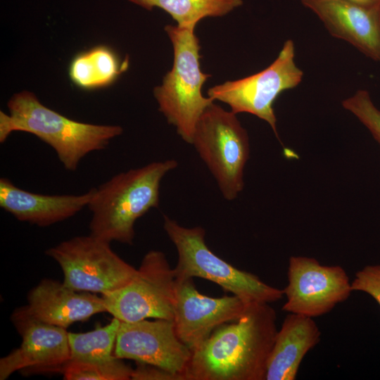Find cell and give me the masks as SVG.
I'll return each mask as SVG.
<instances>
[{
  "label": "cell",
  "instance_id": "24",
  "mask_svg": "<svg viewBox=\"0 0 380 380\" xmlns=\"http://www.w3.org/2000/svg\"><path fill=\"white\" fill-rule=\"evenodd\" d=\"M131 379L133 380H184L180 374H174L151 365L137 362Z\"/></svg>",
  "mask_w": 380,
  "mask_h": 380
},
{
  "label": "cell",
  "instance_id": "18",
  "mask_svg": "<svg viewBox=\"0 0 380 380\" xmlns=\"http://www.w3.org/2000/svg\"><path fill=\"white\" fill-rule=\"evenodd\" d=\"M128 58L122 63L106 46H94L76 55L69 66V77L77 87L92 90L109 86L127 70Z\"/></svg>",
  "mask_w": 380,
  "mask_h": 380
},
{
  "label": "cell",
  "instance_id": "17",
  "mask_svg": "<svg viewBox=\"0 0 380 380\" xmlns=\"http://www.w3.org/2000/svg\"><path fill=\"white\" fill-rule=\"evenodd\" d=\"M321 340L313 318L289 313L278 330L268 360L265 380H294L305 355Z\"/></svg>",
  "mask_w": 380,
  "mask_h": 380
},
{
  "label": "cell",
  "instance_id": "23",
  "mask_svg": "<svg viewBox=\"0 0 380 380\" xmlns=\"http://www.w3.org/2000/svg\"><path fill=\"white\" fill-rule=\"evenodd\" d=\"M351 289L368 293L380 305V265H367L359 270L351 282Z\"/></svg>",
  "mask_w": 380,
  "mask_h": 380
},
{
  "label": "cell",
  "instance_id": "12",
  "mask_svg": "<svg viewBox=\"0 0 380 380\" xmlns=\"http://www.w3.org/2000/svg\"><path fill=\"white\" fill-rule=\"evenodd\" d=\"M11 317L22 342L1 358L0 379L5 380L17 371L61 372L70 359L66 329L35 319L21 308Z\"/></svg>",
  "mask_w": 380,
  "mask_h": 380
},
{
  "label": "cell",
  "instance_id": "10",
  "mask_svg": "<svg viewBox=\"0 0 380 380\" xmlns=\"http://www.w3.org/2000/svg\"><path fill=\"white\" fill-rule=\"evenodd\" d=\"M287 275L282 310L289 313L312 318L324 315L346 300L353 291L341 266L324 265L313 258L291 256Z\"/></svg>",
  "mask_w": 380,
  "mask_h": 380
},
{
  "label": "cell",
  "instance_id": "21",
  "mask_svg": "<svg viewBox=\"0 0 380 380\" xmlns=\"http://www.w3.org/2000/svg\"><path fill=\"white\" fill-rule=\"evenodd\" d=\"M133 369L116 356L101 363H87L70 360L61 372L66 380H129Z\"/></svg>",
  "mask_w": 380,
  "mask_h": 380
},
{
  "label": "cell",
  "instance_id": "20",
  "mask_svg": "<svg viewBox=\"0 0 380 380\" xmlns=\"http://www.w3.org/2000/svg\"><path fill=\"white\" fill-rule=\"evenodd\" d=\"M121 321L113 317L103 327L84 333L68 332L71 360L101 363L115 357L114 348Z\"/></svg>",
  "mask_w": 380,
  "mask_h": 380
},
{
  "label": "cell",
  "instance_id": "15",
  "mask_svg": "<svg viewBox=\"0 0 380 380\" xmlns=\"http://www.w3.org/2000/svg\"><path fill=\"white\" fill-rule=\"evenodd\" d=\"M21 308L35 319L65 329L106 312L102 296L75 291L51 279H44L34 287L28 293L27 305Z\"/></svg>",
  "mask_w": 380,
  "mask_h": 380
},
{
  "label": "cell",
  "instance_id": "11",
  "mask_svg": "<svg viewBox=\"0 0 380 380\" xmlns=\"http://www.w3.org/2000/svg\"><path fill=\"white\" fill-rule=\"evenodd\" d=\"M192 354L178 337L173 319L121 322L114 355L158 367L183 376Z\"/></svg>",
  "mask_w": 380,
  "mask_h": 380
},
{
  "label": "cell",
  "instance_id": "22",
  "mask_svg": "<svg viewBox=\"0 0 380 380\" xmlns=\"http://www.w3.org/2000/svg\"><path fill=\"white\" fill-rule=\"evenodd\" d=\"M342 106L359 120L380 146V110L375 106L369 93L365 89L357 90L342 101Z\"/></svg>",
  "mask_w": 380,
  "mask_h": 380
},
{
  "label": "cell",
  "instance_id": "9",
  "mask_svg": "<svg viewBox=\"0 0 380 380\" xmlns=\"http://www.w3.org/2000/svg\"><path fill=\"white\" fill-rule=\"evenodd\" d=\"M176 277L165 255L152 250L125 286L101 295L106 312L121 322L148 318L173 319Z\"/></svg>",
  "mask_w": 380,
  "mask_h": 380
},
{
  "label": "cell",
  "instance_id": "14",
  "mask_svg": "<svg viewBox=\"0 0 380 380\" xmlns=\"http://www.w3.org/2000/svg\"><path fill=\"white\" fill-rule=\"evenodd\" d=\"M334 37L350 44L380 63V6H364L347 0H300Z\"/></svg>",
  "mask_w": 380,
  "mask_h": 380
},
{
  "label": "cell",
  "instance_id": "5",
  "mask_svg": "<svg viewBox=\"0 0 380 380\" xmlns=\"http://www.w3.org/2000/svg\"><path fill=\"white\" fill-rule=\"evenodd\" d=\"M163 227L177 252L176 279H205L249 303H271L283 298V289L267 284L257 275L239 270L215 255L205 243L203 227H186L167 215H164Z\"/></svg>",
  "mask_w": 380,
  "mask_h": 380
},
{
  "label": "cell",
  "instance_id": "6",
  "mask_svg": "<svg viewBox=\"0 0 380 380\" xmlns=\"http://www.w3.org/2000/svg\"><path fill=\"white\" fill-rule=\"evenodd\" d=\"M191 144L222 196L228 201L235 199L244 186V169L250 154L248 135L236 114L213 102L198 119Z\"/></svg>",
  "mask_w": 380,
  "mask_h": 380
},
{
  "label": "cell",
  "instance_id": "7",
  "mask_svg": "<svg viewBox=\"0 0 380 380\" xmlns=\"http://www.w3.org/2000/svg\"><path fill=\"white\" fill-rule=\"evenodd\" d=\"M110 244L91 234L78 236L49 248L46 254L60 265L65 285L103 295L125 286L137 271Z\"/></svg>",
  "mask_w": 380,
  "mask_h": 380
},
{
  "label": "cell",
  "instance_id": "16",
  "mask_svg": "<svg viewBox=\"0 0 380 380\" xmlns=\"http://www.w3.org/2000/svg\"><path fill=\"white\" fill-rule=\"evenodd\" d=\"M95 188L81 195H44L17 187L0 179V207L18 220L47 227L67 220L87 207Z\"/></svg>",
  "mask_w": 380,
  "mask_h": 380
},
{
  "label": "cell",
  "instance_id": "8",
  "mask_svg": "<svg viewBox=\"0 0 380 380\" xmlns=\"http://www.w3.org/2000/svg\"><path fill=\"white\" fill-rule=\"evenodd\" d=\"M303 77V70L295 63L294 42L287 39L267 68L250 76L215 85L208 89V96L213 101L227 103L236 114L248 113L265 121L279 139L274 102L283 91L297 87Z\"/></svg>",
  "mask_w": 380,
  "mask_h": 380
},
{
  "label": "cell",
  "instance_id": "1",
  "mask_svg": "<svg viewBox=\"0 0 380 380\" xmlns=\"http://www.w3.org/2000/svg\"><path fill=\"white\" fill-rule=\"evenodd\" d=\"M277 331L270 303H250L239 319L219 326L192 350L184 380H265Z\"/></svg>",
  "mask_w": 380,
  "mask_h": 380
},
{
  "label": "cell",
  "instance_id": "3",
  "mask_svg": "<svg viewBox=\"0 0 380 380\" xmlns=\"http://www.w3.org/2000/svg\"><path fill=\"white\" fill-rule=\"evenodd\" d=\"M177 160L156 161L113 176L95 188L88 205L90 234L111 243L132 245L136 221L159 205L160 182Z\"/></svg>",
  "mask_w": 380,
  "mask_h": 380
},
{
  "label": "cell",
  "instance_id": "25",
  "mask_svg": "<svg viewBox=\"0 0 380 380\" xmlns=\"http://www.w3.org/2000/svg\"><path fill=\"white\" fill-rule=\"evenodd\" d=\"M364 6H380V0H347Z\"/></svg>",
  "mask_w": 380,
  "mask_h": 380
},
{
  "label": "cell",
  "instance_id": "4",
  "mask_svg": "<svg viewBox=\"0 0 380 380\" xmlns=\"http://www.w3.org/2000/svg\"><path fill=\"white\" fill-rule=\"evenodd\" d=\"M165 31L174 51L172 69L162 84L153 89L154 97L169 124L191 144L198 119L214 101L202 94L201 89L210 75L203 73L200 65L199 39L194 27L167 25Z\"/></svg>",
  "mask_w": 380,
  "mask_h": 380
},
{
  "label": "cell",
  "instance_id": "2",
  "mask_svg": "<svg viewBox=\"0 0 380 380\" xmlns=\"http://www.w3.org/2000/svg\"><path fill=\"white\" fill-rule=\"evenodd\" d=\"M9 114L0 111V142L13 132L32 134L49 145L64 168L75 171L91 152L105 149L122 133L118 125H100L75 121L43 105L32 93H16L7 104Z\"/></svg>",
  "mask_w": 380,
  "mask_h": 380
},
{
  "label": "cell",
  "instance_id": "13",
  "mask_svg": "<svg viewBox=\"0 0 380 380\" xmlns=\"http://www.w3.org/2000/svg\"><path fill=\"white\" fill-rule=\"evenodd\" d=\"M249 304L235 295L205 296L193 278L176 279L173 321L177 334L192 351L219 326L239 319Z\"/></svg>",
  "mask_w": 380,
  "mask_h": 380
},
{
  "label": "cell",
  "instance_id": "19",
  "mask_svg": "<svg viewBox=\"0 0 380 380\" xmlns=\"http://www.w3.org/2000/svg\"><path fill=\"white\" fill-rule=\"evenodd\" d=\"M147 10L167 12L182 27H194L205 17L223 16L243 4V0H128Z\"/></svg>",
  "mask_w": 380,
  "mask_h": 380
}]
</instances>
